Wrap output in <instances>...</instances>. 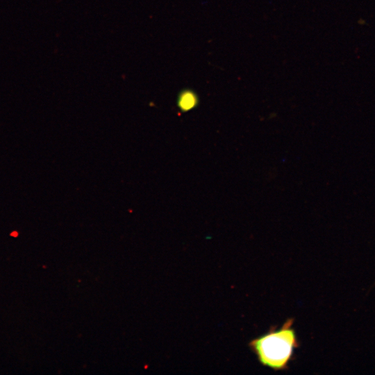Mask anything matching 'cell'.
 Wrapping results in <instances>:
<instances>
[{"label":"cell","mask_w":375,"mask_h":375,"mask_svg":"<svg viewBox=\"0 0 375 375\" xmlns=\"http://www.w3.org/2000/svg\"><path fill=\"white\" fill-rule=\"evenodd\" d=\"M293 318L288 319L280 328L271 326L265 334L251 340L249 347L259 362L275 371L286 370L299 347Z\"/></svg>","instance_id":"1"},{"label":"cell","mask_w":375,"mask_h":375,"mask_svg":"<svg viewBox=\"0 0 375 375\" xmlns=\"http://www.w3.org/2000/svg\"><path fill=\"white\" fill-rule=\"evenodd\" d=\"M198 103V98L192 91L182 92L178 98L177 106L183 112H188L194 109Z\"/></svg>","instance_id":"2"}]
</instances>
